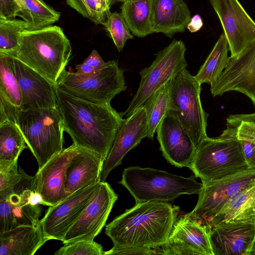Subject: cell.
<instances>
[{"instance_id": "1", "label": "cell", "mask_w": 255, "mask_h": 255, "mask_svg": "<svg viewBox=\"0 0 255 255\" xmlns=\"http://www.w3.org/2000/svg\"><path fill=\"white\" fill-rule=\"evenodd\" d=\"M57 105L64 131L75 145L104 160L124 119L111 104H98L74 97L57 87Z\"/></svg>"}, {"instance_id": "2", "label": "cell", "mask_w": 255, "mask_h": 255, "mask_svg": "<svg viewBox=\"0 0 255 255\" xmlns=\"http://www.w3.org/2000/svg\"><path fill=\"white\" fill-rule=\"evenodd\" d=\"M179 208L168 202L136 203L106 226L114 246L155 248L169 237Z\"/></svg>"}, {"instance_id": "3", "label": "cell", "mask_w": 255, "mask_h": 255, "mask_svg": "<svg viewBox=\"0 0 255 255\" xmlns=\"http://www.w3.org/2000/svg\"><path fill=\"white\" fill-rule=\"evenodd\" d=\"M72 49L62 29L52 25L35 30H24L20 35L19 47L12 56L57 85L69 62Z\"/></svg>"}, {"instance_id": "4", "label": "cell", "mask_w": 255, "mask_h": 255, "mask_svg": "<svg viewBox=\"0 0 255 255\" xmlns=\"http://www.w3.org/2000/svg\"><path fill=\"white\" fill-rule=\"evenodd\" d=\"M195 176L184 177L152 168L131 166L125 168L119 182L134 197L135 203L169 202L183 194H198L202 183Z\"/></svg>"}, {"instance_id": "5", "label": "cell", "mask_w": 255, "mask_h": 255, "mask_svg": "<svg viewBox=\"0 0 255 255\" xmlns=\"http://www.w3.org/2000/svg\"><path fill=\"white\" fill-rule=\"evenodd\" d=\"M15 123L36 159L38 169L64 149V129L57 107L18 108Z\"/></svg>"}, {"instance_id": "6", "label": "cell", "mask_w": 255, "mask_h": 255, "mask_svg": "<svg viewBox=\"0 0 255 255\" xmlns=\"http://www.w3.org/2000/svg\"><path fill=\"white\" fill-rule=\"evenodd\" d=\"M249 168L240 140L223 132L201 141L189 167L202 182L217 180Z\"/></svg>"}, {"instance_id": "7", "label": "cell", "mask_w": 255, "mask_h": 255, "mask_svg": "<svg viewBox=\"0 0 255 255\" xmlns=\"http://www.w3.org/2000/svg\"><path fill=\"white\" fill-rule=\"evenodd\" d=\"M124 71L113 60L96 73L83 76L65 69L59 77L57 87L77 98L98 104H111V100L127 88Z\"/></svg>"}, {"instance_id": "8", "label": "cell", "mask_w": 255, "mask_h": 255, "mask_svg": "<svg viewBox=\"0 0 255 255\" xmlns=\"http://www.w3.org/2000/svg\"><path fill=\"white\" fill-rule=\"evenodd\" d=\"M170 81L169 110L185 127L196 147L207 136L208 114L201 103V84L186 68Z\"/></svg>"}, {"instance_id": "9", "label": "cell", "mask_w": 255, "mask_h": 255, "mask_svg": "<svg viewBox=\"0 0 255 255\" xmlns=\"http://www.w3.org/2000/svg\"><path fill=\"white\" fill-rule=\"evenodd\" d=\"M186 46L183 41L174 40L155 54L150 65L141 70L139 87L127 110L122 113L128 117L158 89L187 66Z\"/></svg>"}, {"instance_id": "10", "label": "cell", "mask_w": 255, "mask_h": 255, "mask_svg": "<svg viewBox=\"0 0 255 255\" xmlns=\"http://www.w3.org/2000/svg\"><path fill=\"white\" fill-rule=\"evenodd\" d=\"M202 183L197 203L188 214L207 227L231 198L242 190L255 186V168H249L217 180Z\"/></svg>"}, {"instance_id": "11", "label": "cell", "mask_w": 255, "mask_h": 255, "mask_svg": "<svg viewBox=\"0 0 255 255\" xmlns=\"http://www.w3.org/2000/svg\"><path fill=\"white\" fill-rule=\"evenodd\" d=\"M22 178L13 187L0 192V232L19 226L35 225L42 214L41 205L31 199L35 191L34 176L26 174L21 168Z\"/></svg>"}, {"instance_id": "12", "label": "cell", "mask_w": 255, "mask_h": 255, "mask_svg": "<svg viewBox=\"0 0 255 255\" xmlns=\"http://www.w3.org/2000/svg\"><path fill=\"white\" fill-rule=\"evenodd\" d=\"M118 198L110 184L101 181L82 214L65 234L63 244L93 240L105 225Z\"/></svg>"}, {"instance_id": "13", "label": "cell", "mask_w": 255, "mask_h": 255, "mask_svg": "<svg viewBox=\"0 0 255 255\" xmlns=\"http://www.w3.org/2000/svg\"><path fill=\"white\" fill-rule=\"evenodd\" d=\"M221 22L230 56L238 55L255 41V21L239 0H209Z\"/></svg>"}, {"instance_id": "14", "label": "cell", "mask_w": 255, "mask_h": 255, "mask_svg": "<svg viewBox=\"0 0 255 255\" xmlns=\"http://www.w3.org/2000/svg\"><path fill=\"white\" fill-rule=\"evenodd\" d=\"M210 91L213 97L240 92L255 107V41L238 55L229 56L221 75L210 85Z\"/></svg>"}, {"instance_id": "15", "label": "cell", "mask_w": 255, "mask_h": 255, "mask_svg": "<svg viewBox=\"0 0 255 255\" xmlns=\"http://www.w3.org/2000/svg\"><path fill=\"white\" fill-rule=\"evenodd\" d=\"M160 251L162 255H214L208 229L188 213L177 216Z\"/></svg>"}, {"instance_id": "16", "label": "cell", "mask_w": 255, "mask_h": 255, "mask_svg": "<svg viewBox=\"0 0 255 255\" xmlns=\"http://www.w3.org/2000/svg\"><path fill=\"white\" fill-rule=\"evenodd\" d=\"M101 181L88 186L49 206L40 220L43 233L49 240L62 242L63 238L82 214Z\"/></svg>"}, {"instance_id": "17", "label": "cell", "mask_w": 255, "mask_h": 255, "mask_svg": "<svg viewBox=\"0 0 255 255\" xmlns=\"http://www.w3.org/2000/svg\"><path fill=\"white\" fill-rule=\"evenodd\" d=\"M5 55L21 90L20 109L57 107V85L15 57Z\"/></svg>"}, {"instance_id": "18", "label": "cell", "mask_w": 255, "mask_h": 255, "mask_svg": "<svg viewBox=\"0 0 255 255\" xmlns=\"http://www.w3.org/2000/svg\"><path fill=\"white\" fill-rule=\"evenodd\" d=\"M124 119L117 132L112 147L103 161L100 175L102 182L110 172L121 164L126 154L147 137L148 125L146 108L144 104Z\"/></svg>"}, {"instance_id": "19", "label": "cell", "mask_w": 255, "mask_h": 255, "mask_svg": "<svg viewBox=\"0 0 255 255\" xmlns=\"http://www.w3.org/2000/svg\"><path fill=\"white\" fill-rule=\"evenodd\" d=\"M160 150L166 160L175 166L189 168L196 146L187 130L173 112L169 110L156 130Z\"/></svg>"}, {"instance_id": "20", "label": "cell", "mask_w": 255, "mask_h": 255, "mask_svg": "<svg viewBox=\"0 0 255 255\" xmlns=\"http://www.w3.org/2000/svg\"><path fill=\"white\" fill-rule=\"evenodd\" d=\"M77 149L73 143L38 169L34 176L35 190L42 197L43 205L52 206L65 198L66 170Z\"/></svg>"}, {"instance_id": "21", "label": "cell", "mask_w": 255, "mask_h": 255, "mask_svg": "<svg viewBox=\"0 0 255 255\" xmlns=\"http://www.w3.org/2000/svg\"><path fill=\"white\" fill-rule=\"evenodd\" d=\"M214 255H247L255 238V224L221 223L208 229Z\"/></svg>"}, {"instance_id": "22", "label": "cell", "mask_w": 255, "mask_h": 255, "mask_svg": "<svg viewBox=\"0 0 255 255\" xmlns=\"http://www.w3.org/2000/svg\"><path fill=\"white\" fill-rule=\"evenodd\" d=\"M104 160L98 155L79 147L68 165L65 185V198L100 181Z\"/></svg>"}, {"instance_id": "23", "label": "cell", "mask_w": 255, "mask_h": 255, "mask_svg": "<svg viewBox=\"0 0 255 255\" xmlns=\"http://www.w3.org/2000/svg\"><path fill=\"white\" fill-rule=\"evenodd\" d=\"M189 9L183 0H153L151 24L153 32L169 37L183 32L191 19Z\"/></svg>"}, {"instance_id": "24", "label": "cell", "mask_w": 255, "mask_h": 255, "mask_svg": "<svg viewBox=\"0 0 255 255\" xmlns=\"http://www.w3.org/2000/svg\"><path fill=\"white\" fill-rule=\"evenodd\" d=\"M48 240L40 220L35 225L19 226L0 232V255H33Z\"/></svg>"}, {"instance_id": "25", "label": "cell", "mask_w": 255, "mask_h": 255, "mask_svg": "<svg viewBox=\"0 0 255 255\" xmlns=\"http://www.w3.org/2000/svg\"><path fill=\"white\" fill-rule=\"evenodd\" d=\"M224 222L255 224V186L242 190L231 198L207 228Z\"/></svg>"}, {"instance_id": "26", "label": "cell", "mask_w": 255, "mask_h": 255, "mask_svg": "<svg viewBox=\"0 0 255 255\" xmlns=\"http://www.w3.org/2000/svg\"><path fill=\"white\" fill-rule=\"evenodd\" d=\"M18 11L17 16L25 23L26 30H35L52 25L61 14L43 0H15Z\"/></svg>"}, {"instance_id": "27", "label": "cell", "mask_w": 255, "mask_h": 255, "mask_svg": "<svg viewBox=\"0 0 255 255\" xmlns=\"http://www.w3.org/2000/svg\"><path fill=\"white\" fill-rule=\"evenodd\" d=\"M153 0H124L121 13L131 33L144 37L153 32L151 15Z\"/></svg>"}, {"instance_id": "28", "label": "cell", "mask_w": 255, "mask_h": 255, "mask_svg": "<svg viewBox=\"0 0 255 255\" xmlns=\"http://www.w3.org/2000/svg\"><path fill=\"white\" fill-rule=\"evenodd\" d=\"M229 51L228 41L223 33L194 76L200 84L207 83L211 85L218 79L227 65Z\"/></svg>"}, {"instance_id": "29", "label": "cell", "mask_w": 255, "mask_h": 255, "mask_svg": "<svg viewBox=\"0 0 255 255\" xmlns=\"http://www.w3.org/2000/svg\"><path fill=\"white\" fill-rule=\"evenodd\" d=\"M171 80L155 91L143 104L147 111V138L149 139L153 138L159 123L169 110Z\"/></svg>"}, {"instance_id": "30", "label": "cell", "mask_w": 255, "mask_h": 255, "mask_svg": "<svg viewBox=\"0 0 255 255\" xmlns=\"http://www.w3.org/2000/svg\"><path fill=\"white\" fill-rule=\"evenodd\" d=\"M24 138L16 126L10 121L0 123V159H18L27 147Z\"/></svg>"}, {"instance_id": "31", "label": "cell", "mask_w": 255, "mask_h": 255, "mask_svg": "<svg viewBox=\"0 0 255 255\" xmlns=\"http://www.w3.org/2000/svg\"><path fill=\"white\" fill-rule=\"evenodd\" d=\"M25 23L18 19H0V54L13 55L17 50Z\"/></svg>"}, {"instance_id": "32", "label": "cell", "mask_w": 255, "mask_h": 255, "mask_svg": "<svg viewBox=\"0 0 255 255\" xmlns=\"http://www.w3.org/2000/svg\"><path fill=\"white\" fill-rule=\"evenodd\" d=\"M0 96L13 105L21 108V90L9 66L6 56L3 54H0Z\"/></svg>"}, {"instance_id": "33", "label": "cell", "mask_w": 255, "mask_h": 255, "mask_svg": "<svg viewBox=\"0 0 255 255\" xmlns=\"http://www.w3.org/2000/svg\"><path fill=\"white\" fill-rule=\"evenodd\" d=\"M222 132L255 143V113L229 115Z\"/></svg>"}, {"instance_id": "34", "label": "cell", "mask_w": 255, "mask_h": 255, "mask_svg": "<svg viewBox=\"0 0 255 255\" xmlns=\"http://www.w3.org/2000/svg\"><path fill=\"white\" fill-rule=\"evenodd\" d=\"M68 5L96 24L103 25L111 14L101 0H66Z\"/></svg>"}, {"instance_id": "35", "label": "cell", "mask_w": 255, "mask_h": 255, "mask_svg": "<svg viewBox=\"0 0 255 255\" xmlns=\"http://www.w3.org/2000/svg\"><path fill=\"white\" fill-rule=\"evenodd\" d=\"M103 25L119 52L122 51L128 39L134 38L121 12H111Z\"/></svg>"}, {"instance_id": "36", "label": "cell", "mask_w": 255, "mask_h": 255, "mask_svg": "<svg viewBox=\"0 0 255 255\" xmlns=\"http://www.w3.org/2000/svg\"><path fill=\"white\" fill-rule=\"evenodd\" d=\"M105 251L101 245L94 240H82L64 244L55 255H104Z\"/></svg>"}, {"instance_id": "37", "label": "cell", "mask_w": 255, "mask_h": 255, "mask_svg": "<svg viewBox=\"0 0 255 255\" xmlns=\"http://www.w3.org/2000/svg\"><path fill=\"white\" fill-rule=\"evenodd\" d=\"M22 178L21 168L17 169V159H0V192L13 187Z\"/></svg>"}, {"instance_id": "38", "label": "cell", "mask_w": 255, "mask_h": 255, "mask_svg": "<svg viewBox=\"0 0 255 255\" xmlns=\"http://www.w3.org/2000/svg\"><path fill=\"white\" fill-rule=\"evenodd\" d=\"M158 255L157 247H119L114 246L109 251L105 252L104 255Z\"/></svg>"}, {"instance_id": "39", "label": "cell", "mask_w": 255, "mask_h": 255, "mask_svg": "<svg viewBox=\"0 0 255 255\" xmlns=\"http://www.w3.org/2000/svg\"><path fill=\"white\" fill-rule=\"evenodd\" d=\"M19 108L0 96V123L7 121L15 123L17 109Z\"/></svg>"}, {"instance_id": "40", "label": "cell", "mask_w": 255, "mask_h": 255, "mask_svg": "<svg viewBox=\"0 0 255 255\" xmlns=\"http://www.w3.org/2000/svg\"><path fill=\"white\" fill-rule=\"evenodd\" d=\"M18 11L15 0H0V19H15Z\"/></svg>"}, {"instance_id": "41", "label": "cell", "mask_w": 255, "mask_h": 255, "mask_svg": "<svg viewBox=\"0 0 255 255\" xmlns=\"http://www.w3.org/2000/svg\"><path fill=\"white\" fill-rule=\"evenodd\" d=\"M239 140L249 166L250 168H255V143L246 140Z\"/></svg>"}, {"instance_id": "42", "label": "cell", "mask_w": 255, "mask_h": 255, "mask_svg": "<svg viewBox=\"0 0 255 255\" xmlns=\"http://www.w3.org/2000/svg\"><path fill=\"white\" fill-rule=\"evenodd\" d=\"M83 62L98 69L103 67L106 64L99 52L95 49L92 50Z\"/></svg>"}, {"instance_id": "43", "label": "cell", "mask_w": 255, "mask_h": 255, "mask_svg": "<svg viewBox=\"0 0 255 255\" xmlns=\"http://www.w3.org/2000/svg\"><path fill=\"white\" fill-rule=\"evenodd\" d=\"M203 25V22L200 15L197 14L194 15L188 24L186 28L190 32H195L199 30Z\"/></svg>"}, {"instance_id": "44", "label": "cell", "mask_w": 255, "mask_h": 255, "mask_svg": "<svg viewBox=\"0 0 255 255\" xmlns=\"http://www.w3.org/2000/svg\"><path fill=\"white\" fill-rule=\"evenodd\" d=\"M76 69L77 71L75 72V73L83 76H89L93 75L100 69L95 68L84 62H83L80 64L76 65Z\"/></svg>"}, {"instance_id": "45", "label": "cell", "mask_w": 255, "mask_h": 255, "mask_svg": "<svg viewBox=\"0 0 255 255\" xmlns=\"http://www.w3.org/2000/svg\"><path fill=\"white\" fill-rule=\"evenodd\" d=\"M110 9L111 6L117 2L123 1L124 0H101Z\"/></svg>"}, {"instance_id": "46", "label": "cell", "mask_w": 255, "mask_h": 255, "mask_svg": "<svg viewBox=\"0 0 255 255\" xmlns=\"http://www.w3.org/2000/svg\"><path fill=\"white\" fill-rule=\"evenodd\" d=\"M247 255H255V238L253 245L248 253Z\"/></svg>"}]
</instances>
